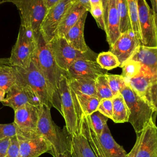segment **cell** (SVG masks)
Returning <instances> with one entry per match:
<instances>
[{"label":"cell","instance_id":"obj_1","mask_svg":"<svg viewBox=\"0 0 157 157\" xmlns=\"http://www.w3.org/2000/svg\"><path fill=\"white\" fill-rule=\"evenodd\" d=\"M17 82L27 91L35 105L54 107L61 113V102L47 81L32 61L27 68L13 67Z\"/></svg>","mask_w":157,"mask_h":157},{"label":"cell","instance_id":"obj_2","mask_svg":"<svg viewBox=\"0 0 157 157\" xmlns=\"http://www.w3.org/2000/svg\"><path fill=\"white\" fill-rule=\"evenodd\" d=\"M50 108L43 105L40 114L37 133L42 136L50 147V154L53 157L71 151V136L66 126H58L53 120Z\"/></svg>","mask_w":157,"mask_h":157},{"label":"cell","instance_id":"obj_3","mask_svg":"<svg viewBox=\"0 0 157 157\" xmlns=\"http://www.w3.org/2000/svg\"><path fill=\"white\" fill-rule=\"evenodd\" d=\"M34 34L36 39V48L32 61L42 74L56 98L60 101L59 83L61 75L64 74L58 67L50 44L45 41L40 31H39Z\"/></svg>","mask_w":157,"mask_h":157},{"label":"cell","instance_id":"obj_4","mask_svg":"<svg viewBox=\"0 0 157 157\" xmlns=\"http://www.w3.org/2000/svg\"><path fill=\"white\" fill-rule=\"evenodd\" d=\"M80 133L87 140L97 157H126L127 155L124 148L113 139L107 124L105 125L101 134L97 135L83 115Z\"/></svg>","mask_w":157,"mask_h":157},{"label":"cell","instance_id":"obj_5","mask_svg":"<svg viewBox=\"0 0 157 157\" xmlns=\"http://www.w3.org/2000/svg\"><path fill=\"white\" fill-rule=\"evenodd\" d=\"M61 115L65 121V126L71 136L80 133L83 113L78 103L73 90L71 88L67 77L61 75L59 83Z\"/></svg>","mask_w":157,"mask_h":157},{"label":"cell","instance_id":"obj_6","mask_svg":"<svg viewBox=\"0 0 157 157\" xmlns=\"http://www.w3.org/2000/svg\"><path fill=\"white\" fill-rule=\"evenodd\" d=\"M129 110L128 122L136 134L142 132L149 120L157 113L127 84L120 91Z\"/></svg>","mask_w":157,"mask_h":157},{"label":"cell","instance_id":"obj_7","mask_svg":"<svg viewBox=\"0 0 157 157\" xmlns=\"http://www.w3.org/2000/svg\"><path fill=\"white\" fill-rule=\"evenodd\" d=\"M124 80L126 84L157 112V67L148 68L141 65L137 76Z\"/></svg>","mask_w":157,"mask_h":157},{"label":"cell","instance_id":"obj_8","mask_svg":"<svg viewBox=\"0 0 157 157\" xmlns=\"http://www.w3.org/2000/svg\"><path fill=\"white\" fill-rule=\"evenodd\" d=\"M49 44L58 67L65 75L75 61L79 59L96 60L98 56L92 50L83 52L74 48L64 37L55 36Z\"/></svg>","mask_w":157,"mask_h":157},{"label":"cell","instance_id":"obj_9","mask_svg":"<svg viewBox=\"0 0 157 157\" xmlns=\"http://www.w3.org/2000/svg\"><path fill=\"white\" fill-rule=\"evenodd\" d=\"M14 4L19 10L21 26L36 33L47 12L46 0H4Z\"/></svg>","mask_w":157,"mask_h":157},{"label":"cell","instance_id":"obj_10","mask_svg":"<svg viewBox=\"0 0 157 157\" xmlns=\"http://www.w3.org/2000/svg\"><path fill=\"white\" fill-rule=\"evenodd\" d=\"M35 48L34 33L20 25L17 40L9 58V65L21 68L28 67L33 61Z\"/></svg>","mask_w":157,"mask_h":157},{"label":"cell","instance_id":"obj_11","mask_svg":"<svg viewBox=\"0 0 157 157\" xmlns=\"http://www.w3.org/2000/svg\"><path fill=\"white\" fill-rule=\"evenodd\" d=\"M138 22L140 44L148 47H157V20L146 0H137Z\"/></svg>","mask_w":157,"mask_h":157},{"label":"cell","instance_id":"obj_12","mask_svg":"<svg viewBox=\"0 0 157 157\" xmlns=\"http://www.w3.org/2000/svg\"><path fill=\"white\" fill-rule=\"evenodd\" d=\"M42 106L43 105L27 103L14 110L13 123L17 128V133H37V124Z\"/></svg>","mask_w":157,"mask_h":157},{"label":"cell","instance_id":"obj_13","mask_svg":"<svg viewBox=\"0 0 157 157\" xmlns=\"http://www.w3.org/2000/svg\"><path fill=\"white\" fill-rule=\"evenodd\" d=\"M72 3V0H59L48 9L39 29L47 43H50L56 36L58 26Z\"/></svg>","mask_w":157,"mask_h":157},{"label":"cell","instance_id":"obj_14","mask_svg":"<svg viewBox=\"0 0 157 157\" xmlns=\"http://www.w3.org/2000/svg\"><path fill=\"white\" fill-rule=\"evenodd\" d=\"M20 157H39L50 153L51 148L46 140L37 133L23 134L17 133Z\"/></svg>","mask_w":157,"mask_h":157},{"label":"cell","instance_id":"obj_15","mask_svg":"<svg viewBox=\"0 0 157 157\" xmlns=\"http://www.w3.org/2000/svg\"><path fill=\"white\" fill-rule=\"evenodd\" d=\"M140 45V40L135 36L132 30H129L120 34L115 43L109 47V51L117 56L121 67L124 63L131 58Z\"/></svg>","mask_w":157,"mask_h":157},{"label":"cell","instance_id":"obj_16","mask_svg":"<svg viewBox=\"0 0 157 157\" xmlns=\"http://www.w3.org/2000/svg\"><path fill=\"white\" fill-rule=\"evenodd\" d=\"M135 157H157V125L154 117L141 132V141Z\"/></svg>","mask_w":157,"mask_h":157},{"label":"cell","instance_id":"obj_17","mask_svg":"<svg viewBox=\"0 0 157 157\" xmlns=\"http://www.w3.org/2000/svg\"><path fill=\"white\" fill-rule=\"evenodd\" d=\"M106 70L102 69L96 60L79 59L75 61L66 73L67 78H88L93 80L106 74Z\"/></svg>","mask_w":157,"mask_h":157},{"label":"cell","instance_id":"obj_18","mask_svg":"<svg viewBox=\"0 0 157 157\" xmlns=\"http://www.w3.org/2000/svg\"><path fill=\"white\" fill-rule=\"evenodd\" d=\"M88 12V11L84 12L78 21L64 36L72 47L83 52L91 50L87 45L84 37V28Z\"/></svg>","mask_w":157,"mask_h":157},{"label":"cell","instance_id":"obj_19","mask_svg":"<svg viewBox=\"0 0 157 157\" xmlns=\"http://www.w3.org/2000/svg\"><path fill=\"white\" fill-rule=\"evenodd\" d=\"M105 24L106 39L109 47H111L120 35V17L116 0H109Z\"/></svg>","mask_w":157,"mask_h":157},{"label":"cell","instance_id":"obj_20","mask_svg":"<svg viewBox=\"0 0 157 157\" xmlns=\"http://www.w3.org/2000/svg\"><path fill=\"white\" fill-rule=\"evenodd\" d=\"M27 103L34 104L29 94L17 82L6 93L2 101L3 105L10 107L13 111Z\"/></svg>","mask_w":157,"mask_h":157},{"label":"cell","instance_id":"obj_21","mask_svg":"<svg viewBox=\"0 0 157 157\" xmlns=\"http://www.w3.org/2000/svg\"><path fill=\"white\" fill-rule=\"evenodd\" d=\"M86 11H87L86 9L81 4L72 2L64 13L58 26L56 36L64 37Z\"/></svg>","mask_w":157,"mask_h":157},{"label":"cell","instance_id":"obj_22","mask_svg":"<svg viewBox=\"0 0 157 157\" xmlns=\"http://www.w3.org/2000/svg\"><path fill=\"white\" fill-rule=\"evenodd\" d=\"M71 157H97L87 140L80 133L71 136Z\"/></svg>","mask_w":157,"mask_h":157},{"label":"cell","instance_id":"obj_23","mask_svg":"<svg viewBox=\"0 0 157 157\" xmlns=\"http://www.w3.org/2000/svg\"><path fill=\"white\" fill-rule=\"evenodd\" d=\"M112 100L113 104V114L111 120L115 123L128 122L129 115V110L122 95L120 93L115 95L112 98Z\"/></svg>","mask_w":157,"mask_h":157},{"label":"cell","instance_id":"obj_24","mask_svg":"<svg viewBox=\"0 0 157 157\" xmlns=\"http://www.w3.org/2000/svg\"><path fill=\"white\" fill-rule=\"evenodd\" d=\"M69 85L75 93L97 97L95 80L88 78H68Z\"/></svg>","mask_w":157,"mask_h":157},{"label":"cell","instance_id":"obj_25","mask_svg":"<svg viewBox=\"0 0 157 157\" xmlns=\"http://www.w3.org/2000/svg\"><path fill=\"white\" fill-rule=\"evenodd\" d=\"M74 93L83 115H90L91 113L97 110L100 101V99L98 97L86 95L75 92H74Z\"/></svg>","mask_w":157,"mask_h":157},{"label":"cell","instance_id":"obj_26","mask_svg":"<svg viewBox=\"0 0 157 157\" xmlns=\"http://www.w3.org/2000/svg\"><path fill=\"white\" fill-rule=\"evenodd\" d=\"M16 82L17 77L12 66L6 65L0 67V89L7 93Z\"/></svg>","mask_w":157,"mask_h":157},{"label":"cell","instance_id":"obj_27","mask_svg":"<svg viewBox=\"0 0 157 157\" xmlns=\"http://www.w3.org/2000/svg\"><path fill=\"white\" fill-rule=\"evenodd\" d=\"M117 10L120 17V34L131 30L126 0H116Z\"/></svg>","mask_w":157,"mask_h":157},{"label":"cell","instance_id":"obj_28","mask_svg":"<svg viewBox=\"0 0 157 157\" xmlns=\"http://www.w3.org/2000/svg\"><path fill=\"white\" fill-rule=\"evenodd\" d=\"M99 66L106 71H109L120 67V62L111 52H103L99 53L96 59Z\"/></svg>","mask_w":157,"mask_h":157},{"label":"cell","instance_id":"obj_29","mask_svg":"<svg viewBox=\"0 0 157 157\" xmlns=\"http://www.w3.org/2000/svg\"><path fill=\"white\" fill-rule=\"evenodd\" d=\"M85 116L94 133L97 135L101 134L109 118L98 110L93 112L90 115Z\"/></svg>","mask_w":157,"mask_h":157},{"label":"cell","instance_id":"obj_30","mask_svg":"<svg viewBox=\"0 0 157 157\" xmlns=\"http://www.w3.org/2000/svg\"><path fill=\"white\" fill-rule=\"evenodd\" d=\"M131 30L135 36L140 41V35L138 22L137 0H126Z\"/></svg>","mask_w":157,"mask_h":157},{"label":"cell","instance_id":"obj_31","mask_svg":"<svg viewBox=\"0 0 157 157\" xmlns=\"http://www.w3.org/2000/svg\"><path fill=\"white\" fill-rule=\"evenodd\" d=\"M95 88L97 97L100 100L102 99H112L113 97L105 77V74L101 75L96 78Z\"/></svg>","mask_w":157,"mask_h":157},{"label":"cell","instance_id":"obj_32","mask_svg":"<svg viewBox=\"0 0 157 157\" xmlns=\"http://www.w3.org/2000/svg\"><path fill=\"white\" fill-rule=\"evenodd\" d=\"M122 69L121 75L126 79L132 78L137 76L141 69V64L138 61L129 59L121 66Z\"/></svg>","mask_w":157,"mask_h":157},{"label":"cell","instance_id":"obj_33","mask_svg":"<svg viewBox=\"0 0 157 157\" xmlns=\"http://www.w3.org/2000/svg\"><path fill=\"white\" fill-rule=\"evenodd\" d=\"M109 87L114 96L120 93L121 90L126 85L124 78L121 75L105 74Z\"/></svg>","mask_w":157,"mask_h":157},{"label":"cell","instance_id":"obj_34","mask_svg":"<svg viewBox=\"0 0 157 157\" xmlns=\"http://www.w3.org/2000/svg\"><path fill=\"white\" fill-rule=\"evenodd\" d=\"M90 12L92 15L93 17L95 20L98 27L103 30L106 31V25L104 18V9L102 4H95L90 6Z\"/></svg>","mask_w":157,"mask_h":157},{"label":"cell","instance_id":"obj_35","mask_svg":"<svg viewBox=\"0 0 157 157\" xmlns=\"http://www.w3.org/2000/svg\"><path fill=\"white\" fill-rule=\"evenodd\" d=\"M17 132V128L13 122L9 124L0 123V140L15 137Z\"/></svg>","mask_w":157,"mask_h":157},{"label":"cell","instance_id":"obj_36","mask_svg":"<svg viewBox=\"0 0 157 157\" xmlns=\"http://www.w3.org/2000/svg\"><path fill=\"white\" fill-rule=\"evenodd\" d=\"M97 110L108 118L112 119L113 114V104L112 99H101Z\"/></svg>","mask_w":157,"mask_h":157},{"label":"cell","instance_id":"obj_37","mask_svg":"<svg viewBox=\"0 0 157 157\" xmlns=\"http://www.w3.org/2000/svg\"><path fill=\"white\" fill-rule=\"evenodd\" d=\"M5 157H20L19 145L17 136L10 139Z\"/></svg>","mask_w":157,"mask_h":157},{"label":"cell","instance_id":"obj_38","mask_svg":"<svg viewBox=\"0 0 157 157\" xmlns=\"http://www.w3.org/2000/svg\"><path fill=\"white\" fill-rule=\"evenodd\" d=\"M11 138H7L0 140V157H5Z\"/></svg>","mask_w":157,"mask_h":157},{"label":"cell","instance_id":"obj_39","mask_svg":"<svg viewBox=\"0 0 157 157\" xmlns=\"http://www.w3.org/2000/svg\"><path fill=\"white\" fill-rule=\"evenodd\" d=\"M136 135H137V138H136V142H135L133 147L132 148L131 150L130 151V152L127 153V155L126 157H135V156H136V152L138 150V148L140 145V141H141V133L136 134Z\"/></svg>","mask_w":157,"mask_h":157},{"label":"cell","instance_id":"obj_40","mask_svg":"<svg viewBox=\"0 0 157 157\" xmlns=\"http://www.w3.org/2000/svg\"><path fill=\"white\" fill-rule=\"evenodd\" d=\"M72 2H78L85 7L88 12L90 11V5L89 0H72Z\"/></svg>","mask_w":157,"mask_h":157},{"label":"cell","instance_id":"obj_41","mask_svg":"<svg viewBox=\"0 0 157 157\" xmlns=\"http://www.w3.org/2000/svg\"><path fill=\"white\" fill-rule=\"evenodd\" d=\"M103 9H104V18H105V21H106V17H107V9H108V4H109V0H101ZM106 25V24H105Z\"/></svg>","mask_w":157,"mask_h":157},{"label":"cell","instance_id":"obj_42","mask_svg":"<svg viewBox=\"0 0 157 157\" xmlns=\"http://www.w3.org/2000/svg\"><path fill=\"white\" fill-rule=\"evenodd\" d=\"M150 1L151 4V9L157 20V0H150Z\"/></svg>","mask_w":157,"mask_h":157},{"label":"cell","instance_id":"obj_43","mask_svg":"<svg viewBox=\"0 0 157 157\" xmlns=\"http://www.w3.org/2000/svg\"><path fill=\"white\" fill-rule=\"evenodd\" d=\"M9 65V58H0V67L3 66Z\"/></svg>","mask_w":157,"mask_h":157},{"label":"cell","instance_id":"obj_44","mask_svg":"<svg viewBox=\"0 0 157 157\" xmlns=\"http://www.w3.org/2000/svg\"><path fill=\"white\" fill-rule=\"evenodd\" d=\"M59 0H46V4L47 9L50 8L54 4H55L57 2H58Z\"/></svg>","mask_w":157,"mask_h":157},{"label":"cell","instance_id":"obj_45","mask_svg":"<svg viewBox=\"0 0 157 157\" xmlns=\"http://www.w3.org/2000/svg\"><path fill=\"white\" fill-rule=\"evenodd\" d=\"M6 93L4 90L0 89V102H2V101L4 100L6 96Z\"/></svg>","mask_w":157,"mask_h":157},{"label":"cell","instance_id":"obj_46","mask_svg":"<svg viewBox=\"0 0 157 157\" xmlns=\"http://www.w3.org/2000/svg\"><path fill=\"white\" fill-rule=\"evenodd\" d=\"M58 157H67V153H65V154H61V155H59Z\"/></svg>","mask_w":157,"mask_h":157},{"label":"cell","instance_id":"obj_47","mask_svg":"<svg viewBox=\"0 0 157 157\" xmlns=\"http://www.w3.org/2000/svg\"><path fill=\"white\" fill-rule=\"evenodd\" d=\"M67 157H71V155H70V153H69V152L67 153Z\"/></svg>","mask_w":157,"mask_h":157},{"label":"cell","instance_id":"obj_48","mask_svg":"<svg viewBox=\"0 0 157 157\" xmlns=\"http://www.w3.org/2000/svg\"><path fill=\"white\" fill-rule=\"evenodd\" d=\"M3 1H4V0H0V3H1V2H2Z\"/></svg>","mask_w":157,"mask_h":157}]
</instances>
